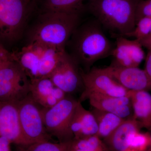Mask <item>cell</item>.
<instances>
[{
    "label": "cell",
    "instance_id": "cell-29",
    "mask_svg": "<svg viewBox=\"0 0 151 151\" xmlns=\"http://www.w3.org/2000/svg\"><path fill=\"white\" fill-rule=\"evenodd\" d=\"M148 132H149V135H150V145L147 148L146 151H151V127L148 130Z\"/></svg>",
    "mask_w": 151,
    "mask_h": 151
},
{
    "label": "cell",
    "instance_id": "cell-8",
    "mask_svg": "<svg viewBox=\"0 0 151 151\" xmlns=\"http://www.w3.org/2000/svg\"><path fill=\"white\" fill-rule=\"evenodd\" d=\"M30 80L13 59L0 68V101L17 103L30 93Z\"/></svg>",
    "mask_w": 151,
    "mask_h": 151
},
{
    "label": "cell",
    "instance_id": "cell-10",
    "mask_svg": "<svg viewBox=\"0 0 151 151\" xmlns=\"http://www.w3.org/2000/svg\"><path fill=\"white\" fill-rule=\"evenodd\" d=\"M79 67L75 58L66 52L49 78L55 86L66 94H73L84 89Z\"/></svg>",
    "mask_w": 151,
    "mask_h": 151
},
{
    "label": "cell",
    "instance_id": "cell-18",
    "mask_svg": "<svg viewBox=\"0 0 151 151\" xmlns=\"http://www.w3.org/2000/svg\"><path fill=\"white\" fill-rule=\"evenodd\" d=\"M141 129L133 117L126 119L103 142L109 151H124L129 148L127 142L130 135Z\"/></svg>",
    "mask_w": 151,
    "mask_h": 151
},
{
    "label": "cell",
    "instance_id": "cell-9",
    "mask_svg": "<svg viewBox=\"0 0 151 151\" xmlns=\"http://www.w3.org/2000/svg\"><path fill=\"white\" fill-rule=\"evenodd\" d=\"M84 89L79 100L84 101L90 93L116 97L128 96L129 90L121 85L103 68H93L85 72L81 69Z\"/></svg>",
    "mask_w": 151,
    "mask_h": 151
},
{
    "label": "cell",
    "instance_id": "cell-30",
    "mask_svg": "<svg viewBox=\"0 0 151 151\" xmlns=\"http://www.w3.org/2000/svg\"><path fill=\"white\" fill-rule=\"evenodd\" d=\"M124 151H138L137 150H134V149L131 148H128L127 149H126V150Z\"/></svg>",
    "mask_w": 151,
    "mask_h": 151
},
{
    "label": "cell",
    "instance_id": "cell-12",
    "mask_svg": "<svg viewBox=\"0 0 151 151\" xmlns=\"http://www.w3.org/2000/svg\"><path fill=\"white\" fill-rule=\"evenodd\" d=\"M0 137L17 145H27L22 133L17 103L0 101Z\"/></svg>",
    "mask_w": 151,
    "mask_h": 151
},
{
    "label": "cell",
    "instance_id": "cell-13",
    "mask_svg": "<svg viewBox=\"0 0 151 151\" xmlns=\"http://www.w3.org/2000/svg\"><path fill=\"white\" fill-rule=\"evenodd\" d=\"M142 47L137 40H132L125 37H119L111 54L114 58L113 64L121 67H139L145 57Z\"/></svg>",
    "mask_w": 151,
    "mask_h": 151
},
{
    "label": "cell",
    "instance_id": "cell-2",
    "mask_svg": "<svg viewBox=\"0 0 151 151\" xmlns=\"http://www.w3.org/2000/svg\"><path fill=\"white\" fill-rule=\"evenodd\" d=\"M80 13L44 11L32 30L30 42H36L65 50L78 27Z\"/></svg>",
    "mask_w": 151,
    "mask_h": 151
},
{
    "label": "cell",
    "instance_id": "cell-3",
    "mask_svg": "<svg viewBox=\"0 0 151 151\" xmlns=\"http://www.w3.org/2000/svg\"><path fill=\"white\" fill-rule=\"evenodd\" d=\"M139 0H89L88 9L101 25L127 36L136 24V11Z\"/></svg>",
    "mask_w": 151,
    "mask_h": 151
},
{
    "label": "cell",
    "instance_id": "cell-7",
    "mask_svg": "<svg viewBox=\"0 0 151 151\" xmlns=\"http://www.w3.org/2000/svg\"><path fill=\"white\" fill-rule=\"evenodd\" d=\"M20 125L28 145L50 141L41 112V107L36 103L30 94L17 103Z\"/></svg>",
    "mask_w": 151,
    "mask_h": 151
},
{
    "label": "cell",
    "instance_id": "cell-22",
    "mask_svg": "<svg viewBox=\"0 0 151 151\" xmlns=\"http://www.w3.org/2000/svg\"><path fill=\"white\" fill-rule=\"evenodd\" d=\"M150 139L149 132L142 133L138 131L132 133L128 139L129 148L138 151H146L150 145Z\"/></svg>",
    "mask_w": 151,
    "mask_h": 151
},
{
    "label": "cell",
    "instance_id": "cell-17",
    "mask_svg": "<svg viewBox=\"0 0 151 151\" xmlns=\"http://www.w3.org/2000/svg\"><path fill=\"white\" fill-rule=\"evenodd\" d=\"M133 110V118L141 129L151 127V94L145 90H129Z\"/></svg>",
    "mask_w": 151,
    "mask_h": 151
},
{
    "label": "cell",
    "instance_id": "cell-26",
    "mask_svg": "<svg viewBox=\"0 0 151 151\" xmlns=\"http://www.w3.org/2000/svg\"><path fill=\"white\" fill-rule=\"evenodd\" d=\"M10 141L4 137H0V151H10Z\"/></svg>",
    "mask_w": 151,
    "mask_h": 151
},
{
    "label": "cell",
    "instance_id": "cell-14",
    "mask_svg": "<svg viewBox=\"0 0 151 151\" xmlns=\"http://www.w3.org/2000/svg\"><path fill=\"white\" fill-rule=\"evenodd\" d=\"M93 108L115 114L125 119L133 117L129 96L116 97L97 93H90L85 97Z\"/></svg>",
    "mask_w": 151,
    "mask_h": 151
},
{
    "label": "cell",
    "instance_id": "cell-31",
    "mask_svg": "<svg viewBox=\"0 0 151 151\" xmlns=\"http://www.w3.org/2000/svg\"><path fill=\"white\" fill-rule=\"evenodd\" d=\"M31 1V0H24L25 2L27 4H28L30 2V1Z\"/></svg>",
    "mask_w": 151,
    "mask_h": 151
},
{
    "label": "cell",
    "instance_id": "cell-5",
    "mask_svg": "<svg viewBox=\"0 0 151 151\" xmlns=\"http://www.w3.org/2000/svg\"><path fill=\"white\" fill-rule=\"evenodd\" d=\"M78 102L67 94L51 108H41L47 132L50 137L57 138L59 142H68L74 139L70 127Z\"/></svg>",
    "mask_w": 151,
    "mask_h": 151
},
{
    "label": "cell",
    "instance_id": "cell-25",
    "mask_svg": "<svg viewBox=\"0 0 151 151\" xmlns=\"http://www.w3.org/2000/svg\"><path fill=\"white\" fill-rule=\"evenodd\" d=\"M13 60L12 52L0 44V68L7 62Z\"/></svg>",
    "mask_w": 151,
    "mask_h": 151
},
{
    "label": "cell",
    "instance_id": "cell-21",
    "mask_svg": "<svg viewBox=\"0 0 151 151\" xmlns=\"http://www.w3.org/2000/svg\"><path fill=\"white\" fill-rule=\"evenodd\" d=\"M72 141L58 143L45 141L27 145L19 146V147L20 151H70Z\"/></svg>",
    "mask_w": 151,
    "mask_h": 151
},
{
    "label": "cell",
    "instance_id": "cell-20",
    "mask_svg": "<svg viewBox=\"0 0 151 151\" xmlns=\"http://www.w3.org/2000/svg\"><path fill=\"white\" fill-rule=\"evenodd\" d=\"M84 0H45V11L72 12L81 13L84 9Z\"/></svg>",
    "mask_w": 151,
    "mask_h": 151
},
{
    "label": "cell",
    "instance_id": "cell-1",
    "mask_svg": "<svg viewBox=\"0 0 151 151\" xmlns=\"http://www.w3.org/2000/svg\"><path fill=\"white\" fill-rule=\"evenodd\" d=\"M101 25L97 20L78 26L70 37L71 55L87 71L94 63L111 55L113 49Z\"/></svg>",
    "mask_w": 151,
    "mask_h": 151
},
{
    "label": "cell",
    "instance_id": "cell-4",
    "mask_svg": "<svg viewBox=\"0 0 151 151\" xmlns=\"http://www.w3.org/2000/svg\"><path fill=\"white\" fill-rule=\"evenodd\" d=\"M66 52L65 50L29 42L19 51L12 52L13 59L31 79L49 77Z\"/></svg>",
    "mask_w": 151,
    "mask_h": 151
},
{
    "label": "cell",
    "instance_id": "cell-6",
    "mask_svg": "<svg viewBox=\"0 0 151 151\" xmlns=\"http://www.w3.org/2000/svg\"><path fill=\"white\" fill-rule=\"evenodd\" d=\"M27 5L24 0H0V44L6 48L21 36Z\"/></svg>",
    "mask_w": 151,
    "mask_h": 151
},
{
    "label": "cell",
    "instance_id": "cell-24",
    "mask_svg": "<svg viewBox=\"0 0 151 151\" xmlns=\"http://www.w3.org/2000/svg\"><path fill=\"white\" fill-rule=\"evenodd\" d=\"M144 17H151V0H139L136 11V22Z\"/></svg>",
    "mask_w": 151,
    "mask_h": 151
},
{
    "label": "cell",
    "instance_id": "cell-16",
    "mask_svg": "<svg viewBox=\"0 0 151 151\" xmlns=\"http://www.w3.org/2000/svg\"><path fill=\"white\" fill-rule=\"evenodd\" d=\"M74 139H83L97 134L98 126L92 111H87L78 100L71 123Z\"/></svg>",
    "mask_w": 151,
    "mask_h": 151
},
{
    "label": "cell",
    "instance_id": "cell-11",
    "mask_svg": "<svg viewBox=\"0 0 151 151\" xmlns=\"http://www.w3.org/2000/svg\"><path fill=\"white\" fill-rule=\"evenodd\" d=\"M104 69L129 90H151V78L145 70L137 67H124L112 64Z\"/></svg>",
    "mask_w": 151,
    "mask_h": 151
},
{
    "label": "cell",
    "instance_id": "cell-27",
    "mask_svg": "<svg viewBox=\"0 0 151 151\" xmlns=\"http://www.w3.org/2000/svg\"><path fill=\"white\" fill-rule=\"evenodd\" d=\"M149 51L146 56L145 68L144 70L151 78V49L148 50Z\"/></svg>",
    "mask_w": 151,
    "mask_h": 151
},
{
    "label": "cell",
    "instance_id": "cell-19",
    "mask_svg": "<svg viewBox=\"0 0 151 151\" xmlns=\"http://www.w3.org/2000/svg\"><path fill=\"white\" fill-rule=\"evenodd\" d=\"M92 112L98 124V131L96 135L101 139L108 138L126 120L113 113L94 108Z\"/></svg>",
    "mask_w": 151,
    "mask_h": 151
},
{
    "label": "cell",
    "instance_id": "cell-15",
    "mask_svg": "<svg viewBox=\"0 0 151 151\" xmlns=\"http://www.w3.org/2000/svg\"><path fill=\"white\" fill-rule=\"evenodd\" d=\"M30 94L36 103L45 108H51L67 95L49 77L31 79Z\"/></svg>",
    "mask_w": 151,
    "mask_h": 151
},
{
    "label": "cell",
    "instance_id": "cell-28",
    "mask_svg": "<svg viewBox=\"0 0 151 151\" xmlns=\"http://www.w3.org/2000/svg\"><path fill=\"white\" fill-rule=\"evenodd\" d=\"M140 43L143 47H146L148 50L151 49V35L147 37L141 41Z\"/></svg>",
    "mask_w": 151,
    "mask_h": 151
},
{
    "label": "cell",
    "instance_id": "cell-23",
    "mask_svg": "<svg viewBox=\"0 0 151 151\" xmlns=\"http://www.w3.org/2000/svg\"><path fill=\"white\" fill-rule=\"evenodd\" d=\"M151 31V17H144L138 20L136 26L128 37H133L139 41L147 37Z\"/></svg>",
    "mask_w": 151,
    "mask_h": 151
}]
</instances>
